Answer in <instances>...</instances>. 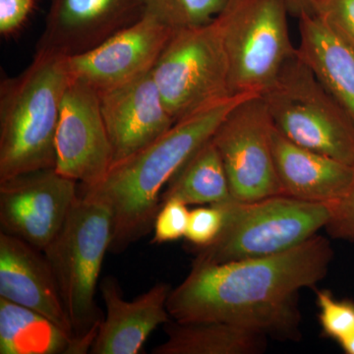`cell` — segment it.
I'll use <instances>...</instances> for the list:
<instances>
[{
  "label": "cell",
  "instance_id": "12",
  "mask_svg": "<svg viewBox=\"0 0 354 354\" xmlns=\"http://www.w3.org/2000/svg\"><path fill=\"white\" fill-rule=\"evenodd\" d=\"M172 32L145 15L92 50L66 57L69 75L97 93L130 82L153 69Z\"/></svg>",
  "mask_w": 354,
  "mask_h": 354
},
{
  "label": "cell",
  "instance_id": "23",
  "mask_svg": "<svg viewBox=\"0 0 354 354\" xmlns=\"http://www.w3.org/2000/svg\"><path fill=\"white\" fill-rule=\"evenodd\" d=\"M319 321L323 334L339 342L354 332V301L337 299L329 290H317Z\"/></svg>",
  "mask_w": 354,
  "mask_h": 354
},
{
  "label": "cell",
  "instance_id": "10",
  "mask_svg": "<svg viewBox=\"0 0 354 354\" xmlns=\"http://www.w3.org/2000/svg\"><path fill=\"white\" fill-rule=\"evenodd\" d=\"M78 194V183L55 169L26 172L0 183V228L44 251L55 239Z\"/></svg>",
  "mask_w": 354,
  "mask_h": 354
},
{
  "label": "cell",
  "instance_id": "11",
  "mask_svg": "<svg viewBox=\"0 0 354 354\" xmlns=\"http://www.w3.org/2000/svg\"><path fill=\"white\" fill-rule=\"evenodd\" d=\"M55 152V171L83 188L101 183L113 164L99 93L72 79L62 101Z\"/></svg>",
  "mask_w": 354,
  "mask_h": 354
},
{
  "label": "cell",
  "instance_id": "24",
  "mask_svg": "<svg viewBox=\"0 0 354 354\" xmlns=\"http://www.w3.org/2000/svg\"><path fill=\"white\" fill-rule=\"evenodd\" d=\"M223 223L225 213L220 205H209L192 209L188 220L186 241L197 249L208 246L221 234Z\"/></svg>",
  "mask_w": 354,
  "mask_h": 354
},
{
  "label": "cell",
  "instance_id": "8",
  "mask_svg": "<svg viewBox=\"0 0 354 354\" xmlns=\"http://www.w3.org/2000/svg\"><path fill=\"white\" fill-rule=\"evenodd\" d=\"M174 122L232 97L230 69L216 18L208 24L174 30L152 69Z\"/></svg>",
  "mask_w": 354,
  "mask_h": 354
},
{
  "label": "cell",
  "instance_id": "3",
  "mask_svg": "<svg viewBox=\"0 0 354 354\" xmlns=\"http://www.w3.org/2000/svg\"><path fill=\"white\" fill-rule=\"evenodd\" d=\"M70 82L66 57L38 51L24 71L1 81L0 183L55 169V136Z\"/></svg>",
  "mask_w": 354,
  "mask_h": 354
},
{
  "label": "cell",
  "instance_id": "17",
  "mask_svg": "<svg viewBox=\"0 0 354 354\" xmlns=\"http://www.w3.org/2000/svg\"><path fill=\"white\" fill-rule=\"evenodd\" d=\"M272 145L281 194L301 201L329 204L348 190L353 165L297 145L276 127Z\"/></svg>",
  "mask_w": 354,
  "mask_h": 354
},
{
  "label": "cell",
  "instance_id": "4",
  "mask_svg": "<svg viewBox=\"0 0 354 354\" xmlns=\"http://www.w3.org/2000/svg\"><path fill=\"white\" fill-rule=\"evenodd\" d=\"M111 225L108 207L79 195L62 230L43 251L82 354L90 353L104 318L95 297L111 245Z\"/></svg>",
  "mask_w": 354,
  "mask_h": 354
},
{
  "label": "cell",
  "instance_id": "9",
  "mask_svg": "<svg viewBox=\"0 0 354 354\" xmlns=\"http://www.w3.org/2000/svg\"><path fill=\"white\" fill-rule=\"evenodd\" d=\"M274 129L264 97L253 95L236 104L212 136L236 201L281 194L272 156Z\"/></svg>",
  "mask_w": 354,
  "mask_h": 354
},
{
  "label": "cell",
  "instance_id": "19",
  "mask_svg": "<svg viewBox=\"0 0 354 354\" xmlns=\"http://www.w3.org/2000/svg\"><path fill=\"white\" fill-rule=\"evenodd\" d=\"M167 339L153 354H259L267 348V335L227 322L165 324Z\"/></svg>",
  "mask_w": 354,
  "mask_h": 354
},
{
  "label": "cell",
  "instance_id": "6",
  "mask_svg": "<svg viewBox=\"0 0 354 354\" xmlns=\"http://www.w3.org/2000/svg\"><path fill=\"white\" fill-rule=\"evenodd\" d=\"M262 95L274 127L283 136L354 165V120L297 53Z\"/></svg>",
  "mask_w": 354,
  "mask_h": 354
},
{
  "label": "cell",
  "instance_id": "26",
  "mask_svg": "<svg viewBox=\"0 0 354 354\" xmlns=\"http://www.w3.org/2000/svg\"><path fill=\"white\" fill-rule=\"evenodd\" d=\"M313 15L354 48V0H319Z\"/></svg>",
  "mask_w": 354,
  "mask_h": 354
},
{
  "label": "cell",
  "instance_id": "20",
  "mask_svg": "<svg viewBox=\"0 0 354 354\" xmlns=\"http://www.w3.org/2000/svg\"><path fill=\"white\" fill-rule=\"evenodd\" d=\"M0 353L80 354L75 339L46 317L0 297Z\"/></svg>",
  "mask_w": 354,
  "mask_h": 354
},
{
  "label": "cell",
  "instance_id": "22",
  "mask_svg": "<svg viewBox=\"0 0 354 354\" xmlns=\"http://www.w3.org/2000/svg\"><path fill=\"white\" fill-rule=\"evenodd\" d=\"M228 0H144L145 15L171 30L208 24L223 11Z\"/></svg>",
  "mask_w": 354,
  "mask_h": 354
},
{
  "label": "cell",
  "instance_id": "2",
  "mask_svg": "<svg viewBox=\"0 0 354 354\" xmlns=\"http://www.w3.org/2000/svg\"><path fill=\"white\" fill-rule=\"evenodd\" d=\"M256 94L228 97L178 121L150 145L111 167L81 196L102 203L111 213L109 252H124L150 234L162 207V190L184 162L212 138L236 104Z\"/></svg>",
  "mask_w": 354,
  "mask_h": 354
},
{
  "label": "cell",
  "instance_id": "21",
  "mask_svg": "<svg viewBox=\"0 0 354 354\" xmlns=\"http://www.w3.org/2000/svg\"><path fill=\"white\" fill-rule=\"evenodd\" d=\"M176 199L187 205H218L234 199L220 153L209 139L171 177L160 201Z\"/></svg>",
  "mask_w": 354,
  "mask_h": 354
},
{
  "label": "cell",
  "instance_id": "18",
  "mask_svg": "<svg viewBox=\"0 0 354 354\" xmlns=\"http://www.w3.org/2000/svg\"><path fill=\"white\" fill-rule=\"evenodd\" d=\"M298 19V57L354 120V48L318 16Z\"/></svg>",
  "mask_w": 354,
  "mask_h": 354
},
{
  "label": "cell",
  "instance_id": "27",
  "mask_svg": "<svg viewBox=\"0 0 354 354\" xmlns=\"http://www.w3.org/2000/svg\"><path fill=\"white\" fill-rule=\"evenodd\" d=\"M330 218L325 230L335 239L354 241V165L348 190L337 201L328 204Z\"/></svg>",
  "mask_w": 354,
  "mask_h": 354
},
{
  "label": "cell",
  "instance_id": "25",
  "mask_svg": "<svg viewBox=\"0 0 354 354\" xmlns=\"http://www.w3.org/2000/svg\"><path fill=\"white\" fill-rule=\"evenodd\" d=\"M189 214L187 205L178 200L162 203L153 223L152 243H167L185 237Z\"/></svg>",
  "mask_w": 354,
  "mask_h": 354
},
{
  "label": "cell",
  "instance_id": "30",
  "mask_svg": "<svg viewBox=\"0 0 354 354\" xmlns=\"http://www.w3.org/2000/svg\"><path fill=\"white\" fill-rule=\"evenodd\" d=\"M341 346L342 351L346 354H354V332L344 337L341 342H337Z\"/></svg>",
  "mask_w": 354,
  "mask_h": 354
},
{
  "label": "cell",
  "instance_id": "15",
  "mask_svg": "<svg viewBox=\"0 0 354 354\" xmlns=\"http://www.w3.org/2000/svg\"><path fill=\"white\" fill-rule=\"evenodd\" d=\"M0 297L46 317L76 341L57 279L43 251L3 232H0ZM78 348L82 354L79 344Z\"/></svg>",
  "mask_w": 354,
  "mask_h": 354
},
{
  "label": "cell",
  "instance_id": "13",
  "mask_svg": "<svg viewBox=\"0 0 354 354\" xmlns=\"http://www.w3.org/2000/svg\"><path fill=\"white\" fill-rule=\"evenodd\" d=\"M144 16V0H48L36 51L65 57L80 55Z\"/></svg>",
  "mask_w": 354,
  "mask_h": 354
},
{
  "label": "cell",
  "instance_id": "5",
  "mask_svg": "<svg viewBox=\"0 0 354 354\" xmlns=\"http://www.w3.org/2000/svg\"><path fill=\"white\" fill-rule=\"evenodd\" d=\"M218 205L225 213L223 230L213 243L197 249L193 262L223 264L286 252L318 234L330 218L328 204L283 194Z\"/></svg>",
  "mask_w": 354,
  "mask_h": 354
},
{
  "label": "cell",
  "instance_id": "29",
  "mask_svg": "<svg viewBox=\"0 0 354 354\" xmlns=\"http://www.w3.org/2000/svg\"><path fill=\"white\" fill-rule=\"evenodd\" d=\"M290 15L299 18L302 15L315 14L319 0H283Z\"/></svg>",
  "mask_w": 354,
  "mask_h": 354
},
{
  "label": "cell",
  "instance_id": "28",
  "mask_svg": "<svg viewBox=\"0 0 354 354\" xmlns=\"http://www.w3.org/2000/svg\"><path fill=\"white\" fill-rule=\"evenodd\" d=\"M35 8V0H0V32L12 36L22 29Z\"/></svg>",
  "mask_w": 354,
  "mask_h": 354
},
{
  "label": "cell",
  "instance_id": "1",
  "mask_svg": "<svg viewBox=\"0 0 354 354\" xmlns=\"http://www.w3.org/2000/svg\"><path fill=\"white\" fill-rule=\"evenodd\" d=\"M334 250L317 234L286 252L223 264L192 263L167 308L181 323L236 324L281 341L301 337L300 291L315 288L328 274Z\"/></svg>",
  "mask_w": 354,
  "mask_h": 354
},
{
  "label": "cell",
  "instance_id": "14",
  "mask_svg": "<svg viewBox=\"0 0 354 354\" xmlns=\"http://www.w3.org/2000/svg\"><path fill=\"white\" fill-rule=\"evenodd\" d=\"M99 97L113 148V165L150 145L176 124L165 108L152 70L99 93Z\"/></svg>",
  "mask_w": 354,
  "mask_h": 354
},
{
  "label": "cell",
  "instance_id": "7",
  "mask_svg": "<svg viewBox=\"0 0 354 354\" xmlns=\"http://www.w3.org/2000/svg\"><path fill=\"white\" fill-rule=\"evenodd\" d=\"M283 0H228L216 17L232 95L264 94L295 57Z\"/></svg>",
  "mask_w": 354,
  "mask_h": 354
},
{
  "label": "cell",
  "instance_id": "16",
  "mask_svg": "<svg viewBox=\"0 0 354 354\" xmlns=\"http://www.w3.org/2000/svg\"><path fill=\"white\" fill-rule=\"evenodd\" d=\"M99 286L106 314L90 353L138 354L153 330L171 321L167 308L171 291L169 283H156L132 301L124 299L114 277L102 279Z\"/></svg>",
  "mask_w": 354,
  "mask_h": 354
}]
</instances>
